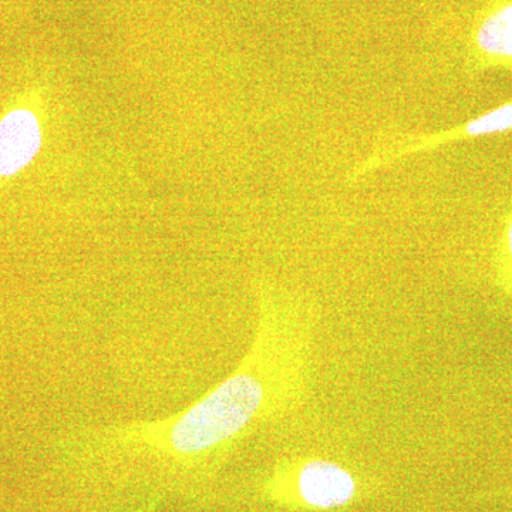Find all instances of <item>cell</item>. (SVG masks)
Wrapping results in <instances>:
<instances>
[{"mask_svg":"<svg viewBox=\"0 0 512 512\" xmlns=\"http://www.w3.org/2000/svg\"><path fill=\"white\" fill-rule=\"evenodd\" d=\"M311 326L299 306L262 293L258 328L247 355L187 409L114 429L117 443L197 460L227 450L266 421L284 416L305 392Z\"/></svg>","mask_w":512,"mask_h":512,"instance_id":"6da1fadb","label":"cell"},{"mask_svg":"<svg viewBox=\"0 0 512 512\" xmlns=\"http://www.w3.org/2000/svg\"><path fill=\"white\" fill-rule=\"evenodd\" d=\"M512 131V100L500 104L494 109L485 111L481 116L429 134H406V136H390L383 138L373 148L372 153L360 161L350 171L349 181H357L365 175L379 170L384 165H390L416 153L434 150L448 143L473 140V138L495 136Z\"/></svg>","mask_w":512,"mask_h":512,"instance_id":"3957f363","label":"cell"},{"mask_svg":"<svg viewBox=\"0 0 512 512\" xmlns=\"http://www.w3.org/2000/svg\"><path fill=\"white\" fill-rule=\"evenodd\" d=\"M498 278L504 291L512 298V207L505 214L498 241Z\"/></svg>","mask_w":512,"mask_h":512,"instance_id":"8992f818","label":"cell"},{"mask_svg":"<svg viewBox=\"0 0 512 512\" xmlns=\"http://www.w3.org/2000/svg\"><path fill=\"white\" fill-rule=\"evenodd\" d=\"M470 59L478 70L512 73V0L494 3L477 20L471 35Z\"/></svg>","mask_w":512,"mask_h":512,"instance_id":"277c9868","label":"cell"},{"mask_svg":"<svg viewBox=\"0 0 512 512\" xmlns=\"http://www.w3.org/2000/svg\"><path fill=\"white\" fill-rule=\"evenodd\" d=\"M274 481L272 488L281 500L308 510H338L359 495L355 474L335 461L323 458H306L286 464L276 473Z\"/></svg>","mask_w":512,"mask_h":512,"instance_id":"7a4b0ae2","label":"cell"},{"mask_svg":"<svg viewBox=\"0 0 512 512\" xmlns=\"http://www.w3.org/2000/svg\"><path fill=\"white\" fill-rule=\"evenodd\" d=\"M43 136L39 119L29 109H15L0 119V178L19 174L39 154Z\"/></svg>","mask_w":512,"mask_h":512,"instance_id":"5b68a950","label":"cell"}]
</instances>
